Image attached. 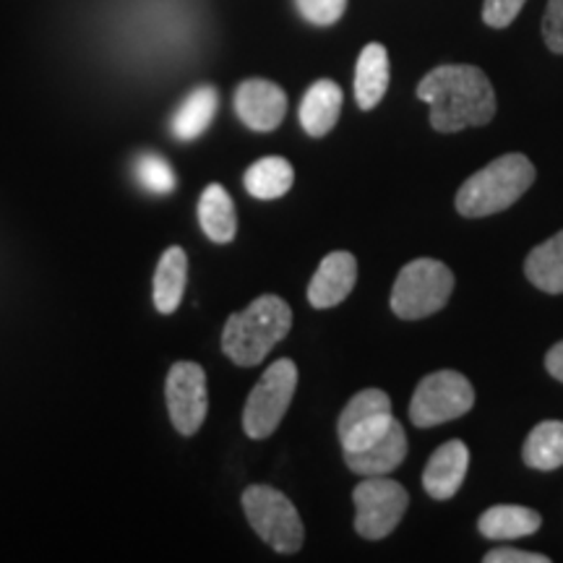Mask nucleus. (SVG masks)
<instances>
[{
    "label": "nucleus",
    "mask_w": 563,
    "mask_h": 563,
    "mask_svg": "<svg viewBox=\"0 0 563 563\" xmlns=\"http://www.w3.org/2000/svg\"><path fill=\"white\" fill-rule=\"evenodd\" d=\"M418 97L431 104V125L456 133L485 125L496 115V91L475 66H439L418 84Z\"/></svg>",
    "instance_id": "obj_1"
},
{
    "label": "nucleus",
    "mask_w": 563,
    "mask_h": 563,
    "mask_svg": "<svg viewBox=\"0 0 563 563\" xmlns=\"http://www.w3.org/2000/svg\"><path fill=\"white\" fill-rule=\"evenodd\" d=\"M292 329V311L277 295H262L241 313H232L222 332V350L235 365H258Z\"/></svg>",
    "instance_id": "obj_2"
},
{
    "label": "nucleus",
    "mask_w": 563,
    "mask_h": 563,
    "mask_svg": "<svg viewBox=\"0 0 563 563\" xmlns=\"http://www.w3.org/2000/svg\"><path fill=\"white\" fill-rule=\"evenodd\" d=\"M534 183V167L525 154H504L456 191V211L464 217H488L509 209Z\"/></svg>",
    "instance_id": "obj_3"
},
{
    "label": "nucleus",
    "mask_w": 563,
    "mask_h": 563,
    "mask_svg": "<svg viewBox=\"0 0 563 563\" xmlns=\"http://www.w3.org/2000/svg\"><path fill=\"white\" fill-rule=\"evenodd\" d=\"M454 290V274L435 258H415L399 272L391 290V311L405 321L426 319L446 306Z\"/></svg>",
    "instance_id": "obj_4"
},
{
    "label": "nucleus",
    "mask_w": 563,
    "mask_h": 563,
    "mask_svg": "<svg viewBox=\"0 0 563 563\" xmlns=\"http://www.w3.org/2000/svg\"><path fill=\"white\" fill-rule=\"evenodd\" d=\"M243 511L253 530L277 553H298L306 540L300 514L285 493L272 485H251L243 493Z\"/></svg>",
    "instance_id": "obj_5"
},
{
    "label": "nucleus",
    "mask_w": 563,
    "mask_h": 563,
    "mask_svg": "<svg viewBox=\"0 0 563 563\" xmlns=\"http://www.w3.org/2000/svg\"><path fill=\"white\" fill-rule=\"evenodd\" d=\"M295 386H298V368L287 357L264 371L243 410V431L251 439H269L277 431L295 397Z\"/></svg>",
    "instance_id": "obj_6"
},
{
    "label": "nucleus",
    "mask_w": 563,
    "mask_h": 563,
    "mask_svg": "<svg viewBox=\"0 0 563 563\" xmlns=\"http://www.w3.org/2000/svg\"><path fill=\"white\" fill-rule=\"evenodd\" d=\"M475 405V389L462 373L439 371L418 384L410 402V420L418 428H433L441 422L467 415Z\"/></svg>",
    "instance_id": "obj_7"
},
{
    "label": "nucleus",
    "mask_w": 563,
    "mask_h": 563,
    "mask_svg": "<svg viewBox=\"0 0 563 563\" xmlns=\"http://www.w3.org/2000/svg\"><path fill=\"white\" fill-rule=\"evenodd\" d=\"M355 501V530L365 540H382L386 534L397 530L402 522L410 496H407L405 485L389 481L386 475L365 477L352 493Z\"/></svg>",
    "instance_id": "obj_8"
},
{
    "label": "nucleus",
    "mask_w": 563,
    "mask_h": 563,
    "mask_svg": "<svg viewBox=\"0 0 563 563\" xmlns=\"http://www.w3.org/2000/svg\"><path fill=\"white\" fill-rule=\"evenodd\" d=\"M167 410H170L175 431L183 435H194L203 426L209 410V391L207 373L199 363H175L167 373Z\"/></svg>",
    "instance_id": "obj_9"
},
{
    "label": "nucleus",
    "mask_w": 563,
    "mask_h": 563,
    "mask_svg": "<svg viewBox=\"0 0 563 563\" xmlns=\"http://www.w3.org/2000/svg\"><path fill=\"white\" fill-rule=\"evenodd\" d=\"M397 420L391 412V399L389 394L382 389H363L361 394L350 399L347 407H344L340 415V426H336V433H340L342 449L344 452H357V449H365L368 443L389 431L391 422Z\"/></svg>",
    "instance_id": "obj_10"
},
{
    "label": "nucleus",
    "mask_w": 563,
    "mask_h": 563,
    "mask_svg": "<svg viewBox=\"0 0 563 563\" xmlns=\"http://www.w3.org/2000/svg\"><path fill=\"white\" fill-rule=\"evenodd\" d=\"M235 112L251 131H274L285 121L287 95L274 81L249 79L235 91Z\"/></svg>",
    "instance_id": "obj_11"
},
{
    "label": "nucleus",
    "mask_w": 563,
    "mask_h": 563,
    "mask_svg": "<svg viewBox=\"0 0 563 563\" xmlns=\"http://www.w3.org/2000/svg\"><path fill=\"white\" fill-rule=\"evenodd\" d=\"M357 282V262L347 251H334L323 258L319 272L308 285V300L313 308H334L347 298Z\"/></svg>",
    "instance_id": "obj_12"
},
{
    "label": "nucleus",
    "mask_w": 563,
    "mask_h": 563,
    "mask_svg": "<svg viewBox=\"0 0 563 563\" xmlns=\"http://www.w3.org/2000/svg\"><path fill=\"white\" fill-rule=\"evenodd\" d=\"M470 467V452L462 441H446L433 452L428 460L426 470H422V488L428 496L446 501L456 490L462 488L464 475Z\"/></svg>",
    "instance_id": "obj_13"
},
{
    "label": "nucleus",
    "mask_w": 563,
    "mask_h": 563,
    "mask_svg": "<svg viewBox=\"0 0 563 563\" xmlns=\"http://www.w3.org/2000/svg\"><path fill=\"white\" fill-rule=\"evenodd\" d=\"M407 456V435L405 428L397 420L391 422V428L382 439L368 443L365 449L357 452H344V462L352 473L365 475V477H378L389 475L391 470H397Z\"/></svg>",
    "instance_id": "obj_14"
},
{
    "label": "nucleus",
    "mask_w": 563,
    "mask_h": 563,
    "mask_svg": "<svg viewBox=\"0 0 563 563\" xmlns=\"http://www.w3.org/2000/svg\"><path fill=\"white\" fill-rule=\"evenodd\" d=\"M342 112V89L340 84L321 79L306 91L300 102V125L306 129L308 136H327L340 121Z\"/></svg>",
    "instance_id": "obj_15"
},
{
    "label": "nucleus",
    "mask_w": 563,
    "mask_h": 563,
    "mask_svg": "<svg viewBox=\"0 0 563 563\" xmlns=\"http://www.w3.org/2000/svg\"><path fill=\"white\" fill-rule=\"evenodd\" d=\"M389 89V53L378 42L363 47L355 66V100L361 110H373Z\"/></svg>",
    "instance_id": "obj_16"
},
{
    "label": "nucleus",
    "mask_w": 563,
    "mask_h": 563,
    "mask_svg": "<svg viewBox=\"0 0 563 563\" xmlns=\"http://www.w3.org/2000/svg\"><path fill=\"white\" fill-rule=\"evenodd\" d=\"M188 279V256L186 251L173 245L162 253L157 274H154V306L159 313L178 311Z\"/></svg>",
    "instance_id": "obj_17"
},
{
    "label": "nucleus",
    "mask_w": 563,
    "mask_h": 563,
    "mask_svg": "<svg viewBox=\"0 0 563 563\" xmlns=\"http://www.w3.org/2000/svg\"><path fill=\"white\" fill-rule=\"evenodd\" d=\"M540 525H543V519L534 509L506 504L485 511L477 522V530L488 540H517L538 532Z\"/></svg>",
    "instance_id": "obj_18"
},
{
    "label": "nucleus",
    "mask_w": 563,
    "mask_h": 563,
    "mask_svg": "<svg viewBox=\"0 0 563 563\" xmlns=\"http://www.w3.org/2000/svg\"><path fill=\"white\" fill-rule=\"evenodd\" d=\"M199 222L209 241L230 243L238 232L235 203L220 183H211L199 201Z\"/></svg>",
    "instance_id": "obj_19"
},
{
    "label": "nucleus",
    "mask_w": 563,
    "mask_h": 563,
    "mask_svg": "<svg viewBox=\"0 0 563 563\" xmlns=\"http://www.w3.org/2000/svg\"><path fill=\"white\" fill-rule=\"evenodd\" d=\"M217 104H220L217 89H211V87L194 89L173 118V133H175V136H178L180 141L199 139L201 133L209 129L211 121H214Z\"/></svg>",
    "instance_id": "obj_20"
},
{
    "label": "nucleus",
    "mask_w": 563,
    "mask_h": 563,
    "mask_svg": "<svg viewBox=\"0 0 563 563\" xmlns=\"http://www.w3.org/2000/svg\"><path fill=\"white\" fill-rule=\"evenodd\" d=\"M525 274L538 290L551 295L563 292V230L527 256Z\"/></svg>",
    "instance_id": "obj_21"
},
{
    "label": "nucleus",
    "mask_w": 563,
    "mask_h": 563,
    "mask_svg": "<svg viewBox=\"0 0 563 563\" xmlns=\"http://www.w3.org/2000/svg\"><path fill=\"white\" fill-rule=\"evenodd\" d=\"M522 456L527 467L543 470V473L563 467V422L561 420L538 422V426L530 431V435H527Z\"/></svg>",
    "instance_id": "obj_22"
},
{
    "label": "nucleus",
    "mask_w": 563,
    "mask_h": 563,
    "mask_svg": "<svg viewBox=\"0 0 563 563\" xmlns=\"http://www.w3.org/2000/svg\"><path fill=\"white\" fill-rule=\"evenodd\" d=\"M292 183L295 170L285 157H264L258 159L256 165H251L249 173H245V191H249L253 199L262 201H272L285 196L292 188Z\"/></svg>",
    "instance_id": "obj_23"
},
{
    "label": "nucleus",
    "mask_w": 563,
    "mask_h": 563,
    "mask_svg": "<svg viewBox=\"0 0 563 563\" xmlns=\"http://www.w3.org/2000/svg\"><path fill=\"white\" fill-rule=\"evenodd\" d=\"M136 175L141 186L152 194H170L175 188V173L157 154H144L136 162Z\"/></svg>",
    "instance_id": "obj_24"
},
{
    "label": "nucleus",
    "mask_w": 563,
    "mask_h": 563,
    "mask_svg": "<svg viewBox=\"0 0 563 563\" xmlns=\"http://www.w3.org/2000/svg\"><path fill=\"white\" fill-rule=\"evenodd\" d=\"M300 16L316 26H332L342 19L347 0H295Z\"/></svg>",
    "instance_id": "obj_25"
},
{
    "label": "nucleus",
    "mask_w": 563,
    "mask_h": 563,
    "mask_svg": "<svg viewBox=\"0 0 563 563\" xmlns=\"http://www.w3.org/2000/svg\"><path fill=\"white\" fill-rule=\"evenodd\" d=\"M527 0H485L483 3V21L493 30H504L514 19L519 16Z\"/></svg>",
    "instance_id": "obj_26"
},
{
    "label": "nucleus",
    "mask_w": 563,
    "mask_h": 563,
    "mask_svg": "<svg viewBox=\"0 0 563 563\" xmlns=\"http://www.w3.org/2000/svg\"><path fill=\"white\" fill-rule=\"evenodd\" d=\"M543 37L545 45L553 53L563 55V0H548L545 19H543Z\"/></svg>",
    "instance_id": "obj_27"
},
{
    "label": "nucleus",
    "mask_w": 563,
    "mask_h": 563,
    "mask_svg": "<svg viewBox=\"0 0 563 563\" xmlns=\"http://www.w3.org/2000/svg\"><path fill=\"white\" fill-rule=\"evenodd\" d=\"M551 559L543 553L532 551H517V548H498L485 555V563H548Z\"/></svg>",
    "instance_id": "obj_28"
},
{
    "label": "nucleus",
    "mask_w": 563,
    "mask_h": 563,
    "mask_svg": "<svg viewBox=\"0 0 563 563\" xmlns=\"http://www.w3.org/2000/svg\"><path fill=\"white\" fill-rule=\"evenodd\" d=\"M545 368L548 373H551L553 378H559V382L563 384V342L553 344L551 352L545 355Z\"/></svg>",
    "instance_id": "obj_29"
}]
</instances>
